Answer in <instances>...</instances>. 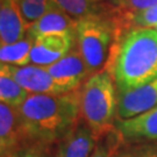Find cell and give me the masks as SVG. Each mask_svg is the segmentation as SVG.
Returning <instances> with one entry per match:
<instances>
[{
    "mask_svg": "<svg viewBox=\"0 0 157 157\" xmlns=\"http://www.w3.org/2000/svg\"><path fill=\"white\" fill-rule=\"evenodd\" d=\"M2 4H4V0H0V12L2 10Z\"/></svg>",
    "mask_w": 157,
    "mask_h": 157,
    "instance_id": "cb8c5ba5",
    "label": "cell"
},
{
    "mask_svg": "<svg viewBox=\"0 0 157 157\" xmlns=\"http://www.w3.org/2000/svg\"><path fill=\"white\" fill-rule=\"evenodd\" d=\"M12 1H14V2H17V1H19V0H12Z\"/></svg>",
    "mask_w": 157,
    "mask_h": 157,
    "instance_id": "484cf974",
    "label": "cell"
},
{
    "mask_svg": "<svg viewBox=\"0 0 157 157\" xmlns=\"http://www.w3.org/2000/svg\"><path fill=\"white\" fill-rule=\"evenodd\" d=\"M111 157H126V154H124V151H119V152L113 154Z\"/></svg>",
    "mask_w": 157,
    "mask_h": 157,
    "instance_id": "603a6c76",
    "label": "cell"
},
{
    "mask_svg": "<svg viewBox=\"0 0 157 157\" xmlns=\"http://www.w3.org/2000/svg\"><path fill=\"white\" fill-rule=\"evenodd\" d=\"M22 137L47 146L61 141L80 117V90L59 94L29 93L17 108Z\"/></svg>",
    "mask_w": 157,
    "mask_h": 157,
    "instance_id": "6da1fadb",
    "label": "cell"
},
{
    "mask_svg": "<svg viewBox=\"0 0 157 157\" xmlns=\"http://www.w3.org/2000/svg\"><path fill=\"white\" fill-rule=\"evenodd\" d=\"M30 64L48 67L61 59L76 44L75 34H58L41 36L33 40Z\"/></svg>",
    "mask_w": 157,
    "mask_h": 157,
    "instance_id": "52a82bcc",
    "label": "cell"
},
{
    "mask_svg": "<svg viewBox=\"0 0 157 157\" xmlns=\"http://www.w3.org/2000/svg\"><path fill=\"white\" fill-rule=\"evenodd\" d=\"M106 69L118 92L139 87L157 78V29L132 28L119 35Z\"/></svg>",
    "mask_w": 157,
    "mask_h": 157,
    "instance_id": "7a4b0ae2",
    "label": "cell"
},
{
    "mask_svg": "<svg viewBox=\"0 0 157 157\" xmlns=\"http://www.w3.org/2000/svg\"><path fill=\"white\" fill-rule=\"evenodd\" d=\"M54 4L75 20L98 13L97 4L92 0H52Z\"/></svg>",
    "mask_w": 157,
    "mask_h": 157,
    "instance_id": "ac0fdd59",
    "label": "cell"
},
{
    "mask_svg": "<svg viewBox=\"0 0 157 157\" xmlns=\"http://www.w3.org/2000/svg\"><path fill=\"white\" fill-rule=\"evenodd\" d=\"M121 28H152L157 29V5L144 11L136 12L124 17H115Z\"/></svg>",
    "mask_w": 157,
    "mask_h": 157,
    "instance_id": "2e32d148",
    "label": "cell"
},
{
    "mask_svg": "<svg viewBox=\"0 0 157 157\" xmlns=\"http://www.w3.org/2000/svg\"><path fill=\"white\" fill-rule=\"evenodd\" d=\"M29 93L13 79L8 65L0 63V101L17 108Z\"/></svg>",
    "mask_w": 157,
    "mask_h": 157,
    "instance_id": "9a60e30c",
    "label": "cell"
},
{
    "mask_svg": "<svg viewBox=\"0 0 157 157\" xmlns=\"http://www.w3.org/2000/svg\"><path fill=\"white\" fill-rule=\"evenodd\" d=\"M75 45L61 59L44 67L64 93L80 90L82 83L91 76L84 58Z\"/></svg>",
    "mask_w": 157,
    "mask_h": 157,
    "instance_id": "5b68a950",
    "label": "cell"
},
{
    "mask_svg": "<svg viewBox=\"0 0 157 157\" xmlns=\"http://www.w3.org/2000/svg\"><path fill=\"white\" fill-rule=\"evenodd\" d=\"M118 25L114 17L100 15L99 12L77 20L75 39L90 75L106 67L117 37Z\"/></svg>",
    "mask_w": 157,
    "mask_h": 157,
    "instance_id": "277c9868",
    "label": "cell"
},
{
    "mask_svg": "<svg viewBox=\"0 0 157 157\" xmlns=\"http://www.w3.org/2000/svg\"><path fill=\"white\" fill-rule=\"evenodd\" d=\"M17 5L27 27L29 28V26L36 22L50 10V7L54 5V1L52 0H19Z\"/></svg>",
    "mask_w": 157,
    "mask_h": 157,
    "instance_id": "e0dca14e",
    "label": "cell"
},
{
    "mask_svg": "<svg viewBox=\"0 0 157 157\" xmlns=\"http://www.w3.org/2000/svg\"><path fill=\"white\" fill-rule=\"evenodd\" d=\"M112 156V147L105 142L98 143L91 157H111Z\"/></svg>",
    "mask_w": 157,
    "mask_h": 157,
    "instance_id": "7402d4cb",
    "label": "cell"
},
{
    "mask_svg": "<svg viewBox=\"0 0 157 157\" xmlns=\"http://www.w3.org/2000/svg\"><path fill=\"white\" fill-rule=\"evenodd\" d=\"M22 139L17 108L0 101V157L8 156Z\"/></svg>",
    "mask_w": 157,
    "mask_h": 157,
    "instance_id": "7c38bea8",
    "label": "cell"
},
{
    "mask_svg": "<svg viewBox=\"0 0 157 157\" xmlns=\"http://www.w3.org/2000/svg\"><path fill=\"white\" fill-rule=\"evenodd\" d=\"M157 5V0H112V12L115 17H124Z\"/></svg>",
    "mask_w": 157,
    "mask_h": 157,
    "instance_id": "d6986e66",
    "label": "cell"
},
{
    "mask_svg": "<svg viewBox=\"0 0 157 157\" xmlns=\"http://www.w3.org/2000/svg\"><path fill=\"white\" fill-rule=\"evenodd\" d=\"M126 157H157V142L136 144L124 150Z\"/></svg>",
    "mask_w": 157,
    "mask_h": 157,
    "instance_id": "44dd1931",
    "label": "cell"
},
{
    "mask_svg": "<svg viewBox=\"0 0 157 157\" xmlns=\"http://www.w3.org/2000/svg\"><path fill=\"white\" fill-rule=\"evenodd\" d=\"M157 106V78L128 91H117V114L119 120L139 117Z\"/></svg>",
    "mask_w": 157,
    "mask_h": 157,
    "instance_id": "8992f818",
    "label": "cell"
},
{
    "mask_svg": "<svg viewBox=\"0 0 157 157\" xmlns=\"http://www.w3.org/2000/svg\"><path fill=\"white\" fill-rule=\"evenodd\" d=\"M13 79L28 93L36 94H59L64 93L55 83L44 67L28 64L25 67L8 65Z\"/></svg>",
    "mask_w": 157,
    "mask_h": 157,
    "instance_id": "ba28073f",
    "label": "cell"
},
{
    "mask_svg": "<svg viewBox=\"0 0 157 157\" xmlns=\"http://www.w3.org/2000/svg\"><path fill=\"white\" fill-rule=\"evenodd\" d=\"M6 157H50L45 150V146L39 143H32L28 146L17 147Z\"/></svg>",
    "mask_w": 157,
    "mask_h": 157,
    "instance_id": "ffe728a7",
    "label": "cell"
},
{
    "mask_svg": "<svg viewBox=\"0 0 157 157\" xmlns=\"http://www.w3.org/2000/svg\"><path fill=\"white\" fill-rule=\"evenodd\" d=\"M118 133L124 140L156 141L157 142V106L148 112L117 122Z\"/></svg>",
    "mask_w": 157,
    "mask_h": 157,
    "instance_id": "8fae6325",
    "label": "cell"
},
{
    "mask_svg": "<svg viewBox=\"0 0 157 157\" xmlns=\"http://www.w3.org/2000/svg\"><path fill=\"white\" fill-rule=\"evenodd\" d=\"M92 1H93V2H95V4H97V2H100V1H104V0H92Z\"/></svg>",
    "mask_w": 157,
    "mask_h": 157,
    "instance_id": "d4e9b609",
    "label": "cell"
},
{
    "mask_svg": "<svg viewBox=\"0 0 157 157\" xmlns=\"http://www.w3.org/2000/svg\"><path fill=\"white\" fill-rule=\"evenodd\" d=\"M33 42L27 35L25 39L14 43H4L0 41V63L12 67H25L30 64Z\"/></svg>",
    "mask_w": 157,
    "mask_h": 157,
    "instance_id": "5bb4252c",
    "label": "cell"
},
{
    "mask_svg": "<svg viewBox=\"0 0 157 157\" xmlns=\"http://www.w3.org/2000/svg\"><path fill=\"white\" fill-rule=\"evenodd\" d=\"M97 137L90 127L79 120L71 132L59 141L55 157H91Z\"/></svg>",
    "mask_w": 157,
    "mask_h": 157,
    "instance_id": "9c48e42d",
    "label": "cell"
},
{
    "mask_svg": "<svg viewBox=\"0 0 157 157\" xmlns=\"http://www.w3.org/2000/svg\"><path fill=\"white\" fill-rule=\"evenodd\" d=\"M77 20L62 11L55 4L43 17L27 29V36L35 40L41 36L58 35V34H75Z\"/></svg>",
    "mask_w": 157,
    "mask_h": 157,
    "instance_id": "30bf717a",
    "label": "cell"
},
{
    "mask_svg": "<svg viewBox=\"0 0 157 157\" xmlns=\"http://www.w3.org/2000/svg\"><path fill=\"white\" fill-rule=\"evenodd\" d=\"M27 25L19 11L17 2L4 0L0 12V41L4 43H14L21 41L27 35Z\"/></svg>",
    "mask_w": 157,
    "mask_h": 157,
    "instance_id": "4fadbf2b",
    "label": "cell"
},
{
    "mask_svg": "<svg viewBox=\"0 0 157 157\" xmlns=\"http://www.w3.org/2000/svg\"><path fill=\"white\" fill-rule=\"evenodd\" d=\"M117 114V89L106 67L91 75L80 89V115L97 140L112 130Z\"/></svg>",
    "mask_w": 157,
    "mask_h": 157,
    "instance_id": "3957f363",
    "label": "cell"
}]
</instances>
